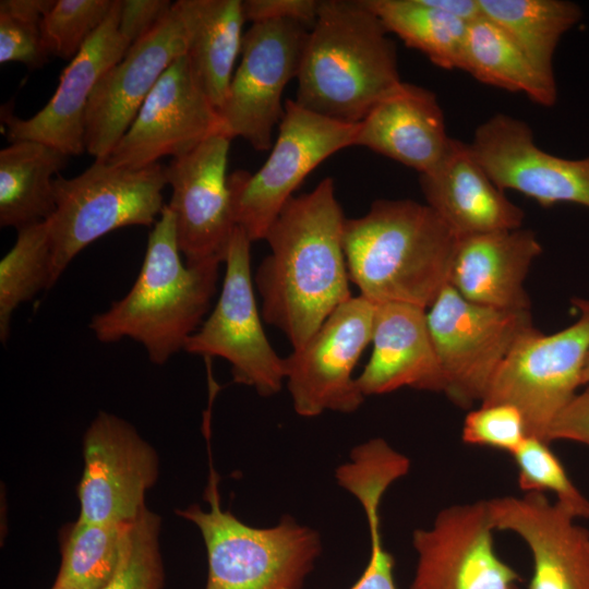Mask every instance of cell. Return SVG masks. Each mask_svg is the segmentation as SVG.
<instances>
[{
    "label": "cell",
    "mask_w": 589,
    "mask_h": 589,
    "mask_svg": "<svg viewBox=\"0 0 589 589\" xmlns=\"http://www.w3.org/2000/svg\"><path fill=\"white\" fill-rule=\"evenodd\" d=\"M345 221L334 180L327 177L311 192L292 196L264 239L271 253L254 277L262 316L286 335L293 350L352 297Z\"/></svg>",
    "instance_id": "cell-1"
},
{
    "label": "cell",
    "mask_w": 589,
    "mask_h": 589,
    "mask_svg": "<svg viewBox=\"0 0 589 589\" xmlns=\"http://www.w3.org/2000/svg\"><path fill=\"white\" fill-rule=\"evenodd\" d=\"M342 243L360 296L429 309L449 284L457 238L426 204L376 200L364 216L346 219Z\"/></svg>",
    "instance_id": "cell-2"
},
{
    "label": "cell",
    "mask_w": 589,
    "mask_h": 589,
    "mask_svg": "<svg viewBox=\"0 0 589 589\" xmlns=\"http://www.w3.org/2000/svg\"><path fill=\"white\" fill-rule=\"evenodd\" d=\"M364 0H322L298 73L296 103L359 123L402 81L396 44Z\"/></svg>",
    "instance_id": "cell-3"
},
{
    "label": "cell",
    "mask_w": 589,
    "mask_h": 589,
    "mask_svg": "<svg viewBox=\"0 0 589 589\" xmlns=\"http://www.w3.org/2000/svg\"><path fill=\"white\" fill-rule=\"evenodd\" d=\"M221 263L209 259L183 264L175 215L166 204L149 232L132 288L92 317L91 330L105 344L133 339L145 348L152 363L165 364L184 350L188 339L204 322L217 291Z\"/></svg>",
    "instance_id": "cell-4"
},
{
    "label": "cell",
    "mask_w": 589,
    "mask_h": 589,
    "mask_svg": "<svg viewBox=\"0 0 589 589\" xmlns=\"http://www.w3.org/2000/svg\"><path fill=\"white\" fill-rule=\"evenodd\" d=\"M217 483L211 471L207 510L195 504L177 510L203 538L205 589H303L321 553L318 533L290 516L267 528L247 525L221 507Z\"/></svg>",
    "instance_id": "cell-5"
},
{
    "label": "cell",
    "mask_w": 589,
    "mask_h": 589,
    "mask_svg": "<svg viewBox=\"0 0 589 589\" xmlns=\"http://www.w3.org/2000/svg\"><path fill=\"white\" fill-rule=\"evenodd\" d=\"M166 166L140 169L95 160L73 178L53 181L56 209L46 220L55 285L72 260L103 236L128 226L155 225L164 207Z\"/></svg>",
    "instance_id": "cell-6"
},
{
    "label": "cell",
    "mask_w": 589,
    "mask_h": 589,
    "mask_svg": "<svg viewBox=\"0 0 589 589\" xmlns=\"http://www.w3.org/2000/svg\"><path fill=\"white\" fill-rule=\"evenodd\" d=\"M359 123H347L310 111L287 99L275 144L255 172L228 176L233 221L248 238L264 240L293 192L326 158L351 146Z\"/></svg>",
    "instance_id": "cell-7"
},
{
    "label": "cell",
    "mask_w": 589,
    "mask_h": 589,
    "mask_svg": "<svg viewBox=\"0 0 589 589\" xmlns=\"http://www.w3.org/2000/svg\"><path fill=\"white\" fill-rule=\"evenodd\" d=\"M579 318L551 335L524 334L495 372L481 405L507 404L522 414L528 436L544 442L557 414L582 385L589 352V301L575 298Z\"/></svg>",
    "instance_id": "cell-8"
},
{
    "label": "cell",
    "mask_w": 589,
    "mask_h": 589,
    "mask_svg": "<svg viewBox=\"0 0 589 589\" xmlns=\"http://www.w3.org/2000/svg\"><path fill=\"white\" fill-rule=\"evenodd\" d=\"M443 393L460 408L481 401L515 342L534 328L530 310H505L462 298L449 284L426 311Z\"/></svg>",
    "instance_id": "cell-9"
},
{
    "label": "cell",
    "mask_w": 589,
    "mask_h": 589,
    "mask_svg": "<svg viewBox=\"0 0 589 589\" xmlns=\"http://www.w3.org/2000/svg\"><path fill=\"white\" fill-rule=\"evenodd\" d=\"M251 240L236 227L225 259V277L218 300L184 351L219 357L231 366L233 381L268 397L285 381V363L269 344L257 310L251 275Z\"/></svg>",
    "instance_id": "cell-10"
},
{
    "label": "cell",
    "mask_w": 589,
    "mask_h": 589,
    "mask_svg": "<svg viewBox=\"0 0 589 589\" xmlns=\"http://www.w3.org/2000/svg\"><path fill=\"white\" fill-rule=\"evenodd\" d=\"M290 20L252 23L244 33L241 61L218 110L229 139L242 137L256 151L272 146L284 112L283 92L298 76L309 34Z\"/></svg>",
    "instance_id": "cell-11"
},
{
    "label": "cell",
    "mask_w": 589,
    "mask_h": 589,
    "mask_svg": "<svg viewBox=\"0 0 589 589\" xmlns=\"http://www.w3.org/2000/svg\"><path fill=\"white\" fill-rule=\"evenodd\" d=\"M375 303L351 297L325 320L285 363V381L294 411L313 418L324 411L350 413L364 401L353 370L372 341Z\"/></svg>",
    "instance_id": "cell-12"
},
{
    "label": "cell",
    "mask_w": 589,
    "mask_h": 589,
    "mask_svg": "<svg viewBox=\"0 0 589 589\" xmlns=\"http://www.w3.org/2000/svg\"><path fill=\"white\" fill-rule=\"evenodd\" d=\"M83 472L77 486L79 519L129 524L146 507L157 481L155 448L124 419L99 411L83 435Z\"/></svg>",
    "instance_id": "cell-13"
},
{
    "label": "cell",
    "mask_w": 589,
    "mask_h": 589,
    "mask_svg": "<svg viewBox=\"0 0 589 589\" xmlns=\"http://www.w3.org/2000/svg\"><path fill=\"white\" fill-rule=\"evenodd\" d=\"M216 134H225L219 111L183 55L161 75L105 161L140 169L185 155Z\"/></svg>",
    "instance_id": "cell-14"
},
{
    "label": "cell",
    "mask_w": 589,
    "mask_h": 589,
    "mask_svg": "<svg viewBox=\"0 0 589 589\" xmlns=\"http://www.w3.org/2000/svg\"><path fill=\"white\" fill-rule=\"evenodd\" d=\"M486 501L441 510L413 531L417 566L409 589H518V573L495 552Z\"/></svg>",
    "instance_id": "cell-15"
},
{
    "label": "cell",
    "mask_w": 589,
    "mask_h": 589,
    "mask_svg": "<svg viewBox=\"0 0 589 589\" xmlns=\"http://www.w3.org/2000/svg\"><path fill=\"white\" fill-rule=\"evenodd\" d=\"M185 50L187 32L173 2L164 20L101 76L92 94L85 115V147L95 160L108 157L161 75Z\"/></svg>",
    "instance_id": "cell-16"
},
{
    "label": "cell",
    "mask_w": 589,
    "mask_h": 589,
    "mask_svg": "<svg viewBox=\"0 0 589 589\" xmlns=\"http://www.w3.org/2000/svg\"><path fill=\"white\" fill-rule=\"evenodd\" d=\"M470 146L500 190H515L543 207L589 208V156L567 159L543 151L526 121L495 113L477 127Z\"/></svg>",
    "instance_id": "cell-17"
},
{
    "label": "cell",
    "mask_w": 589,
    "mask_h": 589,
    "mask_svg": "<svg viewBox=\"0 0 589 589\" xmlns=\"http://www.w3.org/2000/svg\"><path fill=\"white\" fill-rule=\"evenodd\" d=\"M230 141L225 134L213 135L166 166L172 189L168 206L188 265L209 259L224 263L237 227L226 176Z\"/></svg>",
    "instance_id": "cell-18"
},
{
    "label": "cell",
    "mask_w": 589,
    "mask_h": 589,
    "mask_svg": "<svg viewBox=\"0 0 589 589\" xmlns=\"http://www.w3.org/2000/svg\"><path fill=\"white\" fill-rule=\"evenodd\" d=\"M121 0L60 75L52 97L36 115L23 119L2 110L10 142L36 141L68 156L86 152L85 115L101 76L124 56L130 45L119 32Z\"/></svg>",
    "instance_id": "cell-19"
},
{
    "label": "cell",
    "mask_w": 589,
    "mask_h": 589,
    "mask_svg": "<svg viewBox=\"0 0 589 589\" xmlns=\"http://www.w3.org/2000/svg\"><path fill=\"white\" fill-rule=\"evenodd\" d=\"M486 504L493 528L515 532L529 548L528 589H589V530L568 508L538 492Z\"/></svg>",
    "instance_id": "cell-20"
},
{
    "label": "cell",
    "mask_w": 589,
    "mask_h": 589,
    "mask_svg": "<svg viewBox=\"0 0 589 589\" xmlns=\"http://www.w3.org/2000/svg\"><path fill=\"white\" fill-rule=\"evenodd\" d=\"M429 205L458 238L520 228L524 211L491 180L470 143L452 139L442 160L420 175Z\"/></svg>",
    "instance_id": "cell-21"
},
{
    "label": "cell",
    "mask_w": 589,
    "mask_h": 589,
    "mask_svg": "<svg viewBox=\"0 0 589 589\" xmlns=\"http://www.w3.org/2000/svg\"><path fill=\"white\" fill-rule=\"evenodd\" d=\"M450 142L436 94L401 82L359 122L353 145L366 147L422 175L442 160Z\"/></svg>",
    "instance_id": "cell-22"
},
{
    "label": "cell",
    "mask_w": 589,
    "mask_h": 589,
    "mask_svg": "<svg viewBox=\"0 0 589 589\" xmlns=\"http://www.w3.org/2000/svg\"><path fill=\"white\" fill-rule=\"evenodd\" d=\"M541 252L536 233L521 227L458 238L449 285L477 304L530 310L524 283Z\"/></svg>",
    "instance_id": "cell-23"
},
{
    "label": "cell",
    "mask_w": 589,
    "mask_h": 589,
    "mask_svg": "<svg viewBox=\"0 0 589 589\" xmlns=\"http://www.w3.org/2000/svg\"><path fill=\"white\" fill-rule=\"evenodd\" d=\"M373 350L357 384L366 397L401 387L443 393V376L429 332L426 309L375 304Z\"/></svg>",
    "instance_id": "cell-24"
},
{
    "label": "cell",
    "mask_w": 589,
    "mask_h": 589,
    "mask_svg": "<svg viewBox=\"0 0 589 589\" xmlns=\"http://www.w3.org/2000/svg\"><path fill=\"white\" fill-rule=\"evenodd\" d=\"M187 32L185 56L199 84L219 110L226 99L245 22L240 0L176 1Z\"/></svg>",
    "instance_id": "cell-25"
},
{
    "label": "cell",
    "mask_w": 589,
    "mask_h": 589,
    "mask_svg": "<svg viewBox=\"0 0 589 589\" xmlns=\"http://www.w3.org/2000/svg\"><path fill=\"white\" fill-rule=\"evenodd\" d=\"M407 471L406 461L397 453L375 444L357 447L336 470L338 484L361 504L370 534L369 562L350 589H397L394 557L382 538L380 506L387 489Z\"/></svg>",
    "instance_id": "cell-26"
},
{
    "label": "cell",
    "mask_w": 589,
    "mask_h": 589,
    "mask_svg": "<svg viewBox=\"0 0 589 589\" xmlns=\"http://www.w3.org/2000/svg\"><path fill=\"white\" fill-rule=\"evenodd\" d=\"M68 155L40 142H11L0 151V226L16 230L48 220L56 209L53 181Z\"/></svg>",
    "instance_id": "cell-27"
},
{
    "label": "cell",
    "mask_w": 589,
    "mask_h": 589,
    "mask_svg": "<svg viewBox=\"0 0 589 589\" xmlns=\"http://www.w3.org/2000/svg\"><path fill=\"white\" fill-rule=\"evenodd\" d=\"M459 70L483 84L525 94L543 107L557 100L555 79L542 73L498 25L484 16L468 25Z\"/></svg>",
    "instance_id": "cell-28"
},
{
    "label": "cell",
    "mask_w": 589,
    "mask_h": 589,
    "mask_svg": "<svg viewBox=\"0 0 589 589\" xmlns=\"http://www.w3.org/2000/svg\"><path fill=\"white\" fill-rule=\"evenodd\" d=\"M483 16L498 25L545 75L554 77L553 57L562 36L582 16L566 0H479Z\"/></svg>",
    "instance_id": "cell-29"
},
{
    "label": "cell",
    "mask_w": 589,
    "mask_h": 589,
    "mask_svg": "<svg viewBox=\"0 0 589 589\" xmlns=\"http://www.w3.org/2000/svg\"><path fill=\"white\" fill-rule=\"evenodd\" d=\"M388 33L419 50L435 65L459 69L468 23L430 0H364Z\"/></svg>",
    "instance_id": "cell-30"
},
{
    "label": "cell",
    "mask_w": 589,
    "mask_h": 589,
    "mask_svg": "<svg viewBox=\"0 0 589 589\" xmlns=\"http://www.w3.org/2000/svg\"><path fill=\"white\" fill-rule=\"evenodd\" d=\"M52 252L46 221L17 230L14 245L0 261V340L10 336L16 308L52 284Z\"/></svg>",
    "instance_id": "cell-31"
},
{
    "label": "cell",
    "mask_w": 589,
    "mask_h": 589,
    "mask_svg": "<svg viewBox=\"0 0 589 589\" xmlns=\"http://www.w3.org/2000/svg\"><path fill=\"white\" fill-rule=\"evenodd\" d=\"M129 524H94L77 518L63 532L56 579L81 589H101L117 567Z\"/></svg>",
    "instance_id": "cell-32"
},
{
    "label": "cell",
    "mask_w": 589,
    "mask_h": 589,
    "mask_svg": "<svg viewBox=\"0 0 589 589\" xmlns=\"http://www.w3.org/2000/svg\"><path fill=\"white\" fill-rule=\"evenodd\" d=\"M160 517L145 507L124 531L117 567L101 589H163Z\"/></svg>",
    "instance_id": "cell-33"
},
{
    "label": "cell",
    "mask_w": 589,
    "mask_h": 589,
    "mask_svg": "<svg viewBox=\"0 0 589 589\" xmlns=\"http://www.w3.org/2000/svg\"><path fill=\"white\" fill-rule=\"evenodd\" d=\"M115 0H55L40 23L49 57L72 60L111 13Z\"/></svg>",
    "instance_id": "cell-34"
},
{
    "label": "cell",
    "mask_w": 589,
    "mask_h": 589,
    "mask_svg": "<svg viewBox=\"0 0 589 589\" xmlns=\"http://www.w3.org/2000/svg\"><path fill=\"white\" fill-rule=\"evenodd\" d=\"M512 456L518 469V484L522 491H550L576 518H589V500L573 483L549 443L527 436Z\"/></svg>",
    "instance_id": "cell-35"
},
{
    "label": "cell",
    "mask_w": 589,
    "mask_h": 589,
    "mask_svg": "<svg viewBox=\"0 0 589 589\" xmlns=\"http://www.w3.org/2000/svg\"><path fill=\"white\" fill-rule=\"evenodd\" d=\"M55 0L0 1V63L20 62L41 68L49 59L40 23Z\"/></svg>",
    "instance_id": "cell-36"
},
{
    "label": "cell",
    "mask_w": 589,
    "mask_h": 589,
    "mask_svg": "<svg viewBox=\"0 0 589 589\" xmlns=\"http://www.w3.org/2000/svg\"><path fill=\"white\" fill-rule=\"evenodd\" d=\"M528 436L521 412L507 404L481 405L470 411L461 438L469 445L486 446L513 455Z\"/></svg>",
    "instance_id": "cell-37"
},
{
    "label": "cell",
    "mask_w": 589,
    "mask_h": 589,
    "mask_svg": "<svg viewBox=\"0 0 589 589\" xmlns=\"http://www.w3.org/2000/svg\"><path fill=\"white\" fill-rule=\"evenodd\" d=\"M169 0H121L119 32L131 46L149 34L170 12Z\"/></svg>",
    "instance_id": "cell-38"
},
{
    "label": "cell",
    "mask_w": 589,
    "mask_h": 589,
    "mask_svg": "<svg viewBox=\"0 0 589 589\" xmlns=\"http://www.w3.org/2000/svg\"><path fill=\"white\" fill-rule=\"evenodd\" d=\"M245 21L251 23L290 20L308 27L314 24L320 1L317 0H245L242 1Z\"/></svg>",
    "instance_id": "cell-39"
},
{
    "label": "cell",
    "mask_w": 589,
    "mask_h": 589,
    "mask_svg": "<svg viewBox=\"0 0 589 589\" xmlns=\"http://www.w3.org/2000/svg\"><path fill=\"white\" fill-rule=\"evenodd\" d=\"M556 440L589 446V387L576 394L552 422L545 441L550 443Z\"/></svg>",
    "instance_id": "cell-40"
},
{
    "label": "cell",
    "mask_w": 589,
    "mask_h": 589,
    "mask_svg": "<svg viewBox=\"0 0 589 589\" xmlns=\"http://www.w3.org/2000/svg\"><path fill=\"white\" fill-rule=\"evenodd\" d=\"M51 589H81L76 587L75 585H72L68 581L56 579L53 586Z\"/></svg>",
    "instance_id": "cell-41"
},
{
    "label": "cell",
    "mask_w": 589,
    "mask_h": 589,
    "mask_svg": "<svg viewBox=\"0 0 589 589\" xmlns=\"http://www.w3.org/2000/svg\"><path fill=\"white\" fill-rule=\"evenodd\" d=\"M581 384H589V352L586 357V361L581 374Z\"/></svg>",
    "instance_id": "cell-42"
}]
</instances>
